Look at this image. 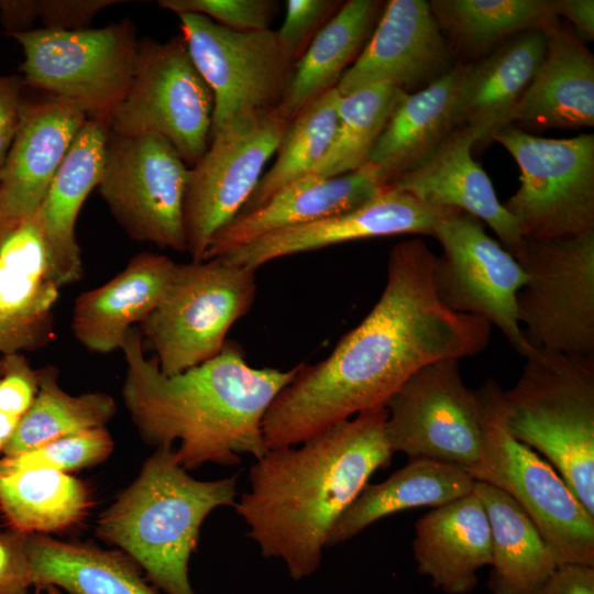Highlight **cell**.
<instances>
[{"mask_svg": "<svg viewBox=\"0 0 594 594\" xmlns=\"http://www.w3.org/2000/svg\"><path fill=\"white\" fill-rule=\"evenodd\" d=\"M109 134V119L87 118L36 211L59 288L82 274L75 227L82 204L102 177Z\"/></svg>", "mask_w": 594, "mask_h": 594, "instance_id": "obj_23", "label": "cell"}, {"mask_svg": "<svg viewBox=\"0 0 594 594\" xmlns=\"http://www.w3.org/2000/svg\"><path fill=\"white\" fill-rule=\"evenodd\" d=\"M388 187L382 168L369 162L336 177L308 175L258 208L238 213L213 235L204 260L221 256L265 234L352 210Z\"/></svg>", "mask_w": 594, "mask_h": 594, "instance_id": "obj_21", "label": "cell"}, {"mask_svg": "<svg viewBox=\"0 0 594 594\" xmlns=\"http://www.w3.org/2000/svg\"><path fill=\"white\" fill-rule=\"evenodd\" d=\"M158 3L177 15L202 14L235 31L268 29L277 8L273 0H161Z\"/></svg>", "mask_w": 594, "mask_h": 594, "instance_id": "obj_39", "label": "cell"}, {"mask_svg": "<svg viewBox=\"0 0 594 594\" xmlns=\"http://www.w3.org/2000/svg\"><path fill=\"white\" fill-rule=\"evenodd\" d=\"M24 541V534L0 531V594H26L32 585Z\"/></svg>", "mask_w": 594, "mask_h": 594, "instance_id": "obj_44", "label": "cell"}, {"mask_svg": "<svg viewBox=\"0 0 594 594\" xmlns=\"http://www.w3.org/2000/svg\"><path fill=\"white\" fill-rule=\"evenodd\" d=\"M459 361L425 365L388 399L386 437L393 453L463 469L479 461L481 407L476 392L462 380Z\"/></svg>", "mask_w": 594, "mask_h": 594, "instance_id": "obj_16", "label": "cell"}, {"mask_svg": "<svg viewBox=\"0 0 594 594\" xmlns=\"http://www.w3.org/2000/svg\"><path fill=\"white\" fill-rule=\"evenodd\" d=\"M189 168L156 134L110 131L98 190L134 240L186 252L184 204Z\"/></svg>", "mask_w": 594, "mask_h": 594, "instance_id": "obj_12", "label": "cell"}, {"mask_svg": "<svg viewBox=\"0 0 594 594\" xmlns=\"http://www.w3.org/2000/svg\"><path fill=\"white\" fill-rule=\"evenodd\" d=\"M433 237L443 251L433 268L441 302L494 324L520 355H529L534 348L517 317V294L527 279L518 261L485 232L481 220L461 210L446 217Z\"/></svg>", "mask_w": 594, "mask_h": 594, "instance_id": "obj_15", "label": "cell"}, {"mask_svg": "<svg viewBox=\"0 0 594 594\" xmlns=\"http://www.w3.org/2000/svg\"><path fill=\"white\" fill-rule=\"evenodd\" d=\"M435 20L457 62L473 63L516 34L560 22L554 0H431Z\"/></svg>", "mask_w": 594, "mask_h": 594, "instance_id": "obj_31", "label": "cell"}, {"mask_svg": "<svg viewBox=\"0 0 594 594\" xmlns=\"http://www.w3.org/2000/svg\"><path fill=\"white\" fill-rule=\"evenodd\" d=\"M386 419L385 407L360 413L251 465L235 512L261 554L283 561L294 581L318 570L339 517L391 462Z\"/></svg>", "mask_w": 594, "mask_h": 594, "instance_id": "obj_2", "label": "cell"}, {"mask_svg": "<svg viewBox=\"0 0 594 594\" xmlns=\"http://www.w3.org/2000/svg\"><path fill=\"white\" fill-rule=\"evenodd\" d=\"M113 441L105 427L62 437L35 449L0 458V475L24 470L62 472L91 466L111 453Z\"/></svg>", "mask_w": 594, "mask_h": 594, "instance_id": "obj_38", "label": "cell"}, {"mask_svg": "<svg viewBox=\"0 0 594 594\" xmlns=\"http://www.w3.org/2000/svg\"><path fill=\"white\" fill-rule=\"evenodd\" d=\"M465 63L458 62L426 88L406 94L375 142L369 163L391 184L425 161L457 129L454 107Z\"/></svg>", "mask_w": 594, "mask_h": 594, "instance_id": "obj_27", "label": "cell"}, {"mask_svg": "<svg viewBox=\"0 0 594 594\" xmlns=\"http://www.w3.org/2000/svg\"><path fill=\"white\" fill-rule=\"evenodd\" d=\"M544 30L508 38L484 57L469 63L458 91L457 128L469 129L477 144L490 143L532 80L546 52Z\"/></svg>", "mask_w": 594, "mask_h": 594, "instance_id": "obj_26", "label": "cell"}, {"mask_svg": "<svg viewBox=\"0 0 594 594\" xmlns=\"http://www.w3.org/2000/svg\"><path fill=\"white\" fill-rule=\"evenodd\" d=\"M114 399L101 392L73 396L58 383V370H37L36 396L20 418L2 455H15L55 439L102 428L116 414Z\"/></svg>", "mask_w": 594, "mask_h": 594, "instance_id": "obj_34", "label": "cell"}, {"mask_svg": "<svg viewBox=\"0 0 594 594\" xmlns=\"http://www.w3.org/2000/svg\"><path fill=\"white\" fill-rule=\"evenodd\" d=\"M176 265L166 255L143 252L106 284L81 293L72 317L78 342L96 353L121 350L130 329L162 301Z\"/></svg>", "mask_w": 594, "mask_h": 594, "instance_id": "obj_24", "label": "cell"}, {"mask_svg": "<svg viewBox=\"0 0 594 594\" xmlns=\"http://www.w3.org/2000/svg\"><path fill=\"white\" fill-rule=\"evenodd\" d=\"M474 480L461 466L429 459H410L381 483H367L334 524L327 541H348L373 522L416 507H438L473 492Z\"/></svg>", "mask_w": 594, "mask_h": 594, "instance_id": "obj_28", "label": "cell"}, {"mask_svg": "<svg viewBox=\"0 0 594 594\" xmlns=\"http://www.w3.org/2000/svg\"><path fill=\"white\" fill-rule=\"evenodd\" d=\"M535 594H594V566L558 565Z\"/></svg>", "mask_w": 594, "mask_h": 594, "instance_id": "obj_46", "label": "cell"}, {"mask_svg": "<svg viewBox=\"0 0 594 594\" xmlns=\"http://www.w3.org/2000/svg\"><path fill=\"white\" fill-rule=\"evenodd\" d=\"M20 418L0 410V453L12 438Z\"/></svg>", "mask_w": 594, "mask_h": 594, "instance_id": "obj_48", "label": "cell"}, {"mask_svg": "<svg viewBox=\"0 0 594 594\" xmlns=\"http://www.w3.org/2000/svg\"><path fill=\"white\" fill-rule=\"evenodd\" d=\"M499 384L486 378L475 389L482 418L479 461L464 469L474 481L510 496L550 547L558 565L594 566V516L554 468L513 437Z\"/></svg>", "mask_w": 594, "mask_h": 594, "instance_id": "obj_6", "label": "cell"}, {"mask_svg": "<svg viewBox=\"0 0 594 594\" xmlns=\"http://www.w3.org/2000/svg\"><path fill=\"white\" fill-rule=\"evenodd\" d=\"M7 232H8V230L4 227V223H3L1 215H0V240L6 235Z\"/></svg>", "mask_w": 594, "mask_h": 594, "instance_id": "obj_49", "label": "cell"}, {"mask_svg": "<svg viewBox=\"0 0 594 594\" xmlns=\"http://www.w3.org/2000/svg\"><path fill=\"white\" fill-rule=\"evenodd\" d=\"M37 393V370L20 353L0 359V410L21 418Z\"/></svg>", "mask_w": 594, "mask_h": 594, "instance_id": "obj_41", "label": "cell"}, {"mask_svg": "<svg viewBox=\"0 0 594 594\" xmlns=\"http://www.w3.org/2000/svg\"><path fill=\"white\" fill-rule=\"evenodd\" d=\"M24 87L21 75H0V179L21 123Z\"/></svg>", "mask_w": 594, "mask_h": 594, "instance_id": "obj_45", "label": "cell"}, {"mask_svg": "<svg viewBox=\"0 0 594 594\" xmlns=\"http://www.w3.org/2000/svg\"><path fill=\"white\" fill-rule=\"evenodd\" d=\"M385 3L349 0L320 29L295 63L286 92L277 107L292 121L307 105L336 88L350 63L369 41Z\"/></svg>", "mask_w": 594, "mask_h": 594, "instance_id": "obj_29", "label": "cell"}, {"mask_svg": "<svg viewBox=\"0 0 594 594\" xmlns=\"http://www.w3.org/2000/svg\"><path fill=\"white\" fill-rule=\"evenodd\" d=\"M213 95L195 67L182 36L139 41L130 89L110 119L122 135L156 134L194 166L210 143Z\"/></svg>", "mask_w": 594, "mask_h": 594, "instance_id": "obj_11", "label": "cell"}, {"mask_svg": "<svg viewBox=\"0 0 594 594\" xmlns=\"http://www.w3.org/2000/svg\"><path fill=\"white\" fill-rule=\"evenodd\" d=\"M32 585L57 586L70 594H158L135 562L120 552L25 535Z\"/></svg>", "mask_w": 594, "mask_h": 594, "instance_id": "obj_32", "label": "cell"}, {"mask_svg": "<svg viewBox=\"0 0 594 594\" xmlns=\"http://www.w3.org/2000/svg\"><path fill=\"white\" fill-rule=\"evenodd\" d=\"M342 3L339 0L286 1L285 19L276 34L294 63L304 55L312 38Z\"/></svg>", "mask_w": 594, "mask_h": 594, "instance_id": "obj_40", "label": "cell"}, {"mask_svg": "<svg viewBox=\"0 0 594 594\" xmlns=\"http://www.w3.org/2000/svg\"><path fill=\"white\" fill-rule=\"evenodd\" d=\"M89 506L86 485L66 472L34 469L0 475V513L21 534L72 527Z\"/></svg>", "mask_w": 594, "mask_h": 594, "instance_id": "obj_33", "label": "cell"}, {"mask_svg": "<svg viewBox=\"0 0 594 594\" xmlns=\"http://www.w3.org/2000/svg\"><path fill=\"white\" fill-rule=\"evenodd\" d=\"M142 340L133 327L121 349L122 397L145 442L158 448L178 441L175 455L187 471L206 463L234 466L242 454L266 453L264 416L299 364L286 371L253 367L237 343L227 342L215 358L165 375L155 359L144 356Z\"/></svg>", "mask_w": 594, "mask_h": 594, "instance_id": "obj_3", "label": "cell"}, {"mask_svg": "<svg viewBox=\"0 0 594 594\" xmlns=\"http://www.w3.org/2000/svg\"><path fill=\"white\" fill-rule=\"evenodd\" d=\"M29 3L33 21L40 19L44 29L78 30L88 28L98 11L118 1L40 0Z\"/></svg>", "mask_w": 594, "mask_h": 594, "instance_id": "obj_42", "label": "cell"}, {"mask_svg": "<svg viewBox=\"0 0 594 594\" xmlns=\"http://www.w3.org/2000/svg\"><path fill=\"white\" fill-rule=\"evenodd\" d=\"M87 116L47 96L24 102L0 179V215L8 231L34 215Z\"/></svg>", "mask_w": 594, "mask_h": 594, "instance_id": "obj_19", "label": "cell"}, {"mask_svg": "<svg viewBox=\"0 0 594 594\" xmlns=\"http://www.w3.org/2000/svg\"><path fill=\"white\" fill-rule=\"evenodd\" d=\"M178 18L189 56L213 95L210 136L238 117L278 107L295 63L276 31H235L196 13Z\"/></svg>", "mask_w": 594, "mask_h": 594, "instance_id": "obj_14", "label": "cell"}, {"mask_svg": "<svg viewBox=\"0 0 594 594\" xmlns=\"http://www.w3.org/2000/svg\"><path fill=\"white\" fill-rule=\"evenodd\" d=\"M414 558L418 572L447 594H469L477 572L491 563L490 522L472 492L433 507L415 525Z\"/></svg>", "mask_w": 594, "mask_h": 594, "instance_id": "obj_25", "label": "cell"}, {"mask_svg": "<svg viewBox=\"0 0 594 594\" xmlns=\"http://www.w3.org/2000/svg\"><path fill=\"white\" fill-rule=\"evenodd\" d=\"M405 95L396 86L381 84L341 96L332 142L310 175L336 177L365 165L375 142Z\"/></svg>", "mask_w": 594, "mask_h": 594, "instance_id": "obj_37", "label": "cell"}, {"mask_svg": "<svg viewBox=\"0 0 594 594\" xmlns=\"http://www.w3.org/2000/svg\"><path fill=\"white\" fill-rule=\"evenodd\" d=\"M517 261L527 277L516 305L528 343L594 358V230L526 240Z\"/></svg>", "mask_w": 594, "mask_h": 594, "instance_id": "obj_10", "label": "cell"}, {"mask_svg": "<svg viewBox=\"0 0 594 594\" xmlns=\"http://www.w3.org/2000/svg\"><path fill=\"white\" fill-rule=\"evenodd\" d=\"M290 121L277 108L241 116L210 136L201 158L189 168L184 204L186 252L204 261L213 235L243 208Z\"/></svg>", "mask_w": 594, "mask_h": 594, "instance_id": "obj_13", "label": "cell"}, {"mask_svg": "<svg viewBox=\"0 0 594 594\" xmlns=\"http://www.w3.org/2000/svg\"><path fill=\"white\" fill-rule=\"evenodd\" d=\"M491 529L492 594H535L557 569L554 556L521 507L503 491L474 482Z\"/></svg>", "mask_w": 594, "mask_h": 594, "instance_id": "obj_30", "label": "cell"}, {"mask_svg": "<svg viewBox=\"0 0 594 594\" xmlns=\"http://www.w3.org/2000/svg\"><path fill=\"white\" fill-rule=\"evenodd\" d=\"M457 210L425 205L388 187L352 210L265 234L218 258L256 270L276 258L361 239L407 233L433 237L438 224Z\"/></svg>", "mask_w": 594, "mask_h": 594, "instance_id": "obj_18", "label": "cell"}, {"mask_svg": "<svg viewBox=\"0 0 594 594\" xmlns=\"http://www.w3.org/2000/svg\"><path fill=\"white\" fill-rule=\"evenodd\" d=\"M543 58L509 114L536 130L594 127V56L570 25L544 30Z\"/></svg>", "mask_w": 594, "mask_h": 594, "instance_id": "obj_22", "label": "cell"}, {"mask_svg": "<svg viewBox=\"0 0 594 594\" xmlns=\"http://www.w3.org/2000/svg\"><path fill=\"white\" fill-rule=\"evenodd\" d=\"M503 391L515 439L540 452L594 516V358L537 348Z\"/></svg>", "mask_w": 594, "mask_h": 594, "instance_id": "obj_5", "label": "cell"}, {"mask_svg": "<svg viewBox=\"0 0 594 594\" xmlns=\"http://www.w3.org/2000/svg\"><path fill=\"white\" fill-rule=\"evenodd\" d=\"M53 336L52 314L29 318L0 315V352L3 354L40 349Z\"/></svg>", "mask_w": 594, "mask_h": 594, "instance_id": "obj_43", "label": "cell"}, {"mask_svg": "<svg viewBox=\"0 0 594 594\" xmlns=\"http://www.w3.org/2000/svg\"><path fill=\"white\" fill-rule=\"evenodd\" d=\"M436 256L419 238L392 248L386 284L372 310L329 356L299 364L268 407L262 422L267 450L299 444L360 413L385 407L427 364L485 350L492 326L452 311L438 298Z\"/></svg>", "mask_w": 594, "mask_h": 594, "instance_id": "obj_1", "label": "cell"}, {"mask_svg": "<svg viewBox=\"0 0 594 594\" xmlns=\"http://www.w3.org/2000/svg\"><path fill=\"white\" fill-rule=\"evenodd\" d=\"M239 474L196 480L177 461L173 446H162L145 461L138 479L100 516L97 531L139 564L166 594H196L188 576L206 517L233 506Z\"/></svg>", "mask_w": 594, "mask_h": 594, "instance_id": "obj_4", "label": "cell"}, {"mask_svg": "<svg viewBox=\"0 0 594 594\" xmlns=\"http://www.w3.org/2000/svg\"><path fill=\"white\" fill-rule=\"evenodd\" d=\"M341 95L332 88L307 105L288 124L271 169L239 213L251 211L289 185L310 175L328 152L338 123Z\"/></svg>", "mask_w": 594, "mask_h": 594, "instance_id": "obj_36", "label": "cell"}, {"mask_svg": "<svg viewBox=\"0 0 594 594\" xmlns=\"http://www.w3.org/2000/svg\"><path fill=\"white\" fill-rule=\"evenodd\" d=\"M48 590L50 594H61L58 590H56L54 586L46 587Z\"/></svg>", "mask_w": 594, "mask_h": 594, "instance_id": "obj_50", "label": "cell"}, {"mask_svg": "<svg viewBox=\"0 0 594 594\" xmlns=\"http://www.w3.org/2000/svg\"><path fill=\"white\" fill-rule=\"evenodd\" d=\"M556 14L565 18L582 37L592 41L594 37V1L593 0H554Z\"/></svg>", "mask_w": 594, "mask_h": 594, "instance_id": "obj_47", "label": "cell"}, {"mask_svg": "<svg viewBox=\"0 0 594 594\" xmlns=\"http://www.w3.org/2000/svg\"><path fill=\"white\" fill-rule=\"evenodd\" d=\"M22 47L25 86L77 106L87 118L111 119L133 80L139 41L124 19L103 28L34 29L9 34Z\"/></svg>", "mask_w": 594, "mask_h": 594, "instance_id": "obj_8", "label": "cell"}, {"mask_svg": "<svg viewBox=\"0 0 594 594\" xmlns=\"http://www.w3.org/2000/svg\"><path fill=\"white\" fill-rule=\"evenodd\" d=\"M255 295V270L218 257L177 264L162 301L140 323L161 372L175 375L218 355Z\"/></svg>", "mask_w": 594, "mask_h": 594, "instance_id": "obj_7", "label": "cell"}, {"mask_svg": "<svg viewBox=\"0 0 594 594\" xmlns=\"http://www.w3.org/2000/svg\"><path fill=\"white\" fill-rule=\"evenodd\" d=\"M476 140L457 128L420 164L397 176L389 187L414 196L425 205L464 211L485 222L499 243L518 260L526 245L515 219L499 202L493 184L472 157Z\"/></svg>", "mask_w": 594, "mask_h": 594, "instance_id": "obj_20", "label": "cell"}, {"mask_svg": "<svg viewBox=\"0 0 594 594\" xmlns=\"http://www.w3.org/2000/svg\"><path fill=\"white\" fill-rule=\"evenodd\" d=\"M516 161L518 189L503 204L525 240L594 230V135L535 136L514 124L492 135Z\"/></svg>", "mask_w": 594, "mask_h": 594, "instance_id": "obj_9", "label": "cell"}, {"mask_svg": "<svg viewBox=\"0 0 594 594\" xmlns=\"http://www.w3.org/2000/svg\"><path fill=\"white\" fill-rule=\"evenodd\" d=\"M457 63L428 1L389 0L336 88L344 96L389 84L413 94L447 75Z\"/></svg>", "mask_w": 594, "mask_h": 594, "instance_id": "obj_17", "label": "cell"}, {"mask_svg": "<svg viewBox=\"0 0 594 594\" xmlns=\"http://www.w3.org/2000/svg\"><path fill=\"white\" fill-rule=\"evenodd\" d=\"M58 289L35 212L0 240V315L26 318L50 315Z\"/></svg>", "mask_w": 594, "mask_h": 594, "instance_id": "obj_35", "label": "cell"}]
</instances>
